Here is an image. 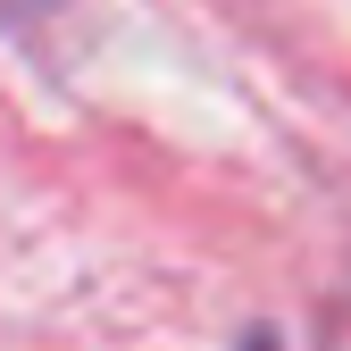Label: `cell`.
I'll use <instances>...</instances> for the list:
<instances>
[{"instance_id": "6da1fadb", "label": "cell", "mask_w": 351, "mask_h": 351, "mask_svg": "<svg viewBox=\"0 0 351 351\" xmlns=\"http://www.w3.org/2000/svg\"><path fill=\"white\" fill-rule=\"evenodd\" d=\"M251 351H268V335H259V343H251Z\"/></svg>"}]
</instances>
